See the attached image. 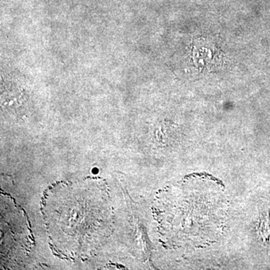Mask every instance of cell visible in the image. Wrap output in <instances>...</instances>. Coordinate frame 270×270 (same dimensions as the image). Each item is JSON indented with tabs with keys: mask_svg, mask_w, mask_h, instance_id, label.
Here are the masks:
<instances>
[{
	"mask_svg": "<svg viewBox=\"0 0 270 270\" xmlns=\"http://www.w3.org/2000/svg\"><path fill=\"white\" fill-rule=\"evenodd\" d=\"M224 188L206 173L187 176L157 199L155 213L161 238L173 248H201L214 243L227 220Z\"/></svg>",
	"mask_w": 270,
	"mask_h": 270,
	"instance_id": "1",
	"label": "cell"
},
{
	"mask_svg": "<svg viewBox=\"0 0 270 270\" xmlns=\"http://www.w3.org/2000/svg\"><path fill=\"white\" fill-rule=\"evenodd\" d=\"M92 182L67 184L59 187L64 196L60 202H46L45 213L50 236L56 247L70 251L74 255H84L99 245L106 233L93 227V224L108 230L111 213L107 209L106 198L98 203H89L93 193Z\"/></svg>",
	"mask_w": 270,
	"mask_h": 270,
	"instance_id": "2",
	"label": "cell"
}]
</instances>
